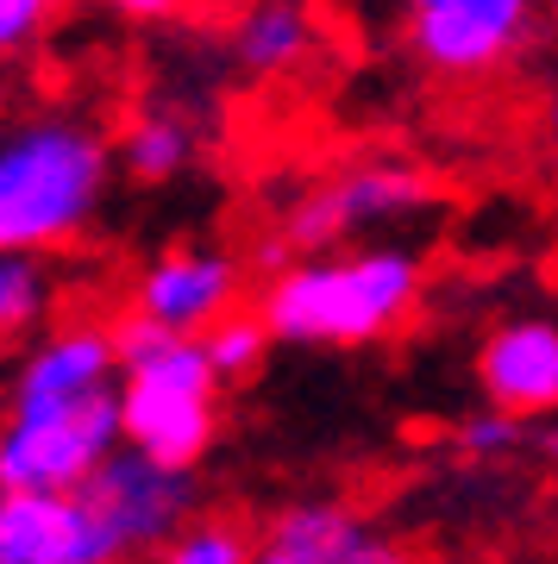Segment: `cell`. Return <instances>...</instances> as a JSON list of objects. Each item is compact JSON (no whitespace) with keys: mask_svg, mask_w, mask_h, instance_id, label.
Here are the masks:
<instances>
[{"mask_svg":"<svg viewBox=\"0 0 558 564\" xmlns=\"http://www.w3.org/2000/svg\"><path fill=\"white\" fill-rule=\"evenodd\" d=\"M552 7H558V0H552Z\"/></svg>","mask_w":558,"mask_h":564,"instance_id":"obj_23","label":"cell"},{"mask_svg":"<svg viewBox=\"0 0 558 564\" xmlns=\"http://www.w3.org/2000/svg\"><path fill=\"white\" fill-rule=\"evenodd\" d=\"M427 202H433V182L420 176L415 163H352L345 176L301 195L296 214L282 220V239L296 245L301 258H320V251H345V239H358V232L408 220Z\"/></svg>","mask_w":558,"mask_h":564,"instance_id":"obj_5","label":"cell"},{"mask_svg":"<svg viewBox=\"0 0 558 564\" xmlns=\"http://www.w3.org/2000/svg\"><path fill=\"white\" fill-rule=\"evenodd\" d=\"M195 158H201L195 120H189L182 107H163V101L139 107V113L126 120L120 144H114V163H120L132 182H151V188H158V182H176Z\"/></svg>","mask_w":558,"mask_h":564,"instance_id":"obj_14","label":"cell"},{"mask_svg":"<svg viewBox=\"0 0 558 564\" xmlns=\"http://www.w3.org/2000/svg\"><path fill=\"white\" fill-rule=\"evenodd\" d=\"M539 0H446L439 13L408 20V51L433 76H490L534 32Z\"/></svg>","mask_w":558,"mask_h":564,"instance_id":"obj_7","label":"cell"},{"mask_svg":"<svg viewBox=\"0 0 558 564\" xmlns=\"http://www.w3.org/2000/svg\"><path fill=\"white\" fill-rule=\"evenodd\" d=\"M239 302V263L214 245H176L139 270L132 282V321L201 339L214 321H226Z\"/></svg>","mask_w":558,"mask_h":564,"instance_id":"obj_8","label":"cell"},{"mask_svg":"<svg viewBox=\"0 0 558 564\" xmlns=\"http://www.w3.org/2000/svg\"><path fill=\"white\" fill-rule=\"evenodd\" d=\"M427 263L408 245H352V251H320L296 258L270 276L258 302L264 339L282 345H377L389 339L420 307Z\"/></svg>","mask_w":558,"mask_h":564,"instance_id":"obj_2","label":"cell"},{"mask_svg":"<svg viewBox=\"0 0 558 564\" xmlns=\"http://www.w3.org/2000/svg\"><path fill=\"white\" fill-rule=\"evenodd\" d=\"M82 496L100 514L107 540L120 545V558H144L195 521V477L163 470V464L139 458L126 445L114 458H100V470L82 484Z\"/></svg>","mask_w":558,"mask_h":564,"instance_id":"obj_6","label":"cell"},{"mask_svg":"<svg viewBox=\"0 0 558 564\" xmlns=\"http://www.w3.org/2000/svg\"><path fill=\"white\" fill-rule=\"evenodd\" d=\"M320 51V13L314 0H245L233 20V63L251 82L296 76Z\"/></svg>","mask_w":558,"mask_h":564,"instance_id":"obj_13","label":"cell"},{"mask_svg":"<svg viewBox=\"0 0 558 564\" xmlns=\"http://www.w3.org/2000/svg\"><path fill=\"white\" fill-rule=\"evenodd\" d=\"M120 452V389L57 408H7L0 426V496H63Z\"/></svg>","mask_w":558,"mask_h":564,"instance_id":"obj_4","label":"cell"},{"mask_svg":"<svg viewBox=\"0 0 558 564\" xmlns=\"http://www.w3.org/2000/svg\"><path fill=\"white\" fill-rule=\"evenodd\" d=\"M158 564H251V540L226 521H189L170 545H158Z\"/></svg>","mask_w":558,"mask_h":564,"instance_id":"obj_17","label":"cell"},{"mask_svg":"<svg viewBox=\"0 0 558 564\" xmlns=\"http://www.w3.org/2000/svg\"><path fill=\"white\" fill-rule=\"evenodd\" d=\"M264 326H258V314H226V321H214L207 333H201V358H207V370H214V383L226 389V383H239V377H251L264 364Z\"/></svg>","mask_w":558,"mask_h":564,"instance_id":"obj_16","label":"cell"},{"mask_svg":"<svg viewBox=\"0 0 558 564\" xmlns=\"http://www.w3.org/2000/svg\"><path fill=\"white\" fill-rule=\"evenodd\" d=\"M401 7H408V20H420V13H439L446 0H401Z\"/></svg>","mask_w":558,"mask_h":564,"instance_id":"obj_21","label":"cell"},{"mask_svg":"<svg viewBox=\"0 0 558 564\" xmlns=\"http://www.w3.org/2000/svg\"><path fill=\"white\" fill-rule=\"evenodd\" d=\"M100 7H114L120 20H163V13H176V0H100Z\"/></svg>","mask_w":558,"mask_h":564,"instance_id":"obj_20","label":"cell"},{"mask_svg":"<svg viewBox=\"0 0 558 564\" xmlns=\"http://www.w3.org/2000/svg\"><path fill=\"white\" fill-rule=\"evenodd\" d=\"M251 564H420L408 545L383 540L358 508L345 502H296L282 508Z\"/></svg>","mask_w":558,"mask_h":564,"instance_id":"obj_10","label":"cell"},{"mask_svg":"<svg viewBox=\"0 0 558 564\" xmlns=\"http://www.w3.org/2000/svg\"><path fill=\"white\" fill-rule=\"evenodd\" d=\"M0 564H126L82 489L0 496Z\"/></svg>","mask_w":558,"mask_h":564,"instance_id":"obj_9","label":"cell"},{"mask_svg":"<svg viewBox=\"0 0 558 564\" xmlns=\"http://www.w3.org/2000/svg\"><path fill=\"white\" fill-rule=\"evenodd\" d=\"M546 126H552V139H558V95L546 101Z\"/></svg>","mask_w":558,"mask_h":564,"instance_id":"obj_22","label":"cell"},{"mask_svg":"<svg viewBox=\"0 0 558 564\" xmlns=\"http://www.w3.org/2000/svg\"><path fill=\"white\" fill-rule=\"evenodd\" d=\"M63 0H0V57H13L25 44H39V32L51 25Z\"/></svg>","mask_w":558,"mask_h":564,"instance_id":"obj_19","label":"cell"},{"mask_svg":"<svg viewBox=\"0 0 558 564\" xmlns=\"http://www.w3.org/2000/svg\"><path fill=\"white\" fill-rule=\"evenodd\" d=\"M57 307V276L39 251H0V339L39 333Z\"/></svg>","mask_w":558,"mask_h":564,"instance_id":"obj_15","label":"cell"},{"mask_svg":"<svg viewBox=\"0 0 558 564\" xmlns=\"http://www.w3.org/2000/svg\"><path fill=\"white\" fill-rule=\"evenodd\" d=\"M477 383L496 414L508 421H534L558 408V321L521 314L502 321L477 351Z\"/></svg>","mask_w":558,"mask_h":564,"instance_id":"obj_11","label":"cell"},{"mask_svg":"<svg viewBox=\"0 0 558 564\" xmlns=\"http://www.w3.org/2000/svg\"><path fill=\"white\" fill-rule=\"evenodd\" d=\"M114 182L107 132L63 113H7L0 120V251H57L95 226Z\"/></svg>","mask_w":558,"mask_h":564,"instance_id":"obj_1","label":"cell"},{"mask_svg":"<svg viewBox=\"0 0 558 564\" xmlns=\"http://www.w3.org/2000/svg\"><path fill=\"white\" fill-rule=\"evenodd\" d=\"M100 389H120V364H114V326L76 321L44 333L25 351L20 377H13V402L7 408H57V402H88Z\"/></svg>","mask_w":558,"mask_h":564,"instance_id":"obj_12","label":"cell"},{"mask_svg":"<svg viewBox=\"0 0 558 564\" xmlns=\"http://www.w3.org/2000/svg\"><path fill=\"white\" fill-rule=\"evenodd\" d=\"M452 440H459L464 458H502V452H515L521 445V421H508V414H496V408H483V414H471Z\"/></svg>","mask_w":558,"mask_h":564,"instance_id":"obj_18","label":"cell"},{"mask_svg":"<svg viewBox=\"0 0 558 564\" xmlns=\"http://www.w3.org/2000/svg\"><path fill=\"white\" fill-rule=\"evenodd\" d=\"M114 364H120V445L189 477L219 440V383L201 358V339L158 333L126 314L114 326Z\"/></svg>","mask_w":558,"mask_h":564,"instance_id":"obj_3","label":"cell"}]
</instances>
